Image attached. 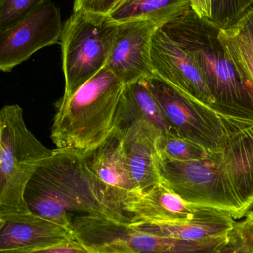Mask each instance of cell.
Masks as SVG:
<instances>
[{"label": "cell", "instance_id": "obj_1", "mask_svg": "<svg viewBox=\"0 0 253 253\" xmlns=\"http://www.w3.org/2000/svg\"><path fill=\"white\" fill-rule=\"evenodd\" d=\"M24 199L31 213L70 230L73 218L81 215L132 223V216L92 172L84 155L71 149L53 150L41 162L27 184Z\"/></svg>", "mask_w": 253, "mask_h": 253}, {"label": "cell", "instance_id": "obj_2", "mask_svg": "<svg viewBox=\"0 0 253 253\" xmlns=\"http://www.w3.org/2000/svg\"><path fill=\"white\" fill-rule=\"evenodd\" d=\"M163 26L200 71L221 115L253 120V86L238 71L219 38L221 29L193 10Z\"/></svg>", "mask_w": 253, "mask_h": 253}, {"label": "cell", "instance_id": "obj_3", "mask_svg": "<svg viewBox=\"0 0 253 253\" xmlns=\"http://www.w3.org/2000/svg\"><path fill=\"white\" fill-rule=\"evenodd\" d=\"M125 85L105 65L71 96L58 101L51 129L56 148L84 156L102 144L114 129Z\"/></svg>", "mask_w": 253, "mask_h": 253}, {"label": "cell", "instance_id": "obj_4", "mask_svg": "<svg viewBox=\"0 0 253 253\" xmlns=\"http://www.w3.org/2000/svg\"><path fill=\"white\" fill-rule=\"evenodd\" d=\"M0 219L29 213L24 193L39 165L53 153L27 128L17 105L1 110Z\"/></svg>", "mask_w": 253, "mask_h": 253}, {"label": "cell", "instance_id": "obj_5", "mask_svg": "<svg viewBox=\"0 0 253 253\" xmlns=\"http://www.w3.org/2000/svg\"><path fill=\"white\" fill-rule=\"evenodd\" d=\"M118 24L93 12L74 11L65 22L61 36L62 68L65 76L63 98L96 75L106 65Z\"/></svg>", "mask_w": 253, "mask_h": 253}, {"label": "cell", "instance_id": "obj_6", "mask_svg": "<svg viewBox=\"0 0 253 253\" xmlns=\"http://www.w3.org/2000/svg\"><path fill=\"white\" fill-rule=\"evenodd\" d=\"M71 230L77 241L93 253H215L227 239V235L200 241L159 237L94 215L74 217Z\"/></svg>", "mask_w": 253, "mask_h": 253}, {"label": "cell", "instance_id": "obj_7", "mask_svg": "<svg viewBox=\"0 0 253 253\" xmlns=\"http://www.w3.org/2000/svg\"><path fill=\"white\" fill-rule=\"evenodd\" d=\"M158 168L161 183L185 202L219 210L234 219L246 216V211L220 168L218 153L190 162L159 158Z\"/></svg>", "mask_w": 253, "mask_h": 253}, {"label": "cell", "instance_id": "obj_8", "mask_svg": "<svg viewBox=\"0 0 253 253\" xmlns=\"http://www.w3.org/2000/svg\"><path fill=\"white\" fill-rule=\"evenodd\" d=\"M147 82L175 135L212 153L221 152L224 126L218 112L155 76Z\"/></svg>", "mask_w": 253, "mask_h": 253}, {"label": "cell", "instance_id": "obj_9", "mask_svg": "<svg viewBox=\"0 0 253 253\" xmlns=\"http://www.w3.org/2000/svg\"><path fill=\"white\" fill-rule=\"evenodd\" d=\"M62 28L59 8L46 0L22 21L0 31V71L10 72L40 49L58 44Z\"/></svg>", "mask_w": 253, "mask_h": 253}, {"label": "cell", "instance_id": "obj_10", "mask_svg": "<svg viewBox=\"0 0 253 253\" xmlns=\"http://www.w3.org/2000/svg\"><path fill=\"white\" fill-rule=\"evenodd\" d=\"M163 25L152 37L150 59L153 76L214 109L215 99L197 65Z\"/></svg>", "mask_w": 253, "mask_h": 253}, {"label": "cell", "instance_id": "obj_11", "mask_svg": "<svg viewBox=\"0 0 253 253\" xmlns=\"http://www.w3.org/2000/svg\"><path fill=\"white\" fill-rule=\"evenodd\" d=\"M220 116L224 139L218 164L248 214L253 208V120Z\"/></svg>", "mask_w": 253, "mask_h": 253}, {"label": "cell", "instance_id": "obj_12", "mask_svg": "<svg viewBox=\"0 0 253 253\" xmlns=\"http://www.w3.org/2000/svg\"><path fill=\"white\" fill-rule=\"evenodd\" d=\"M165 23L140 20L118 24L106 66L125 84L153 75L150 59L152 37Z\"/></svg>", "mask_w": 253, "mask_h": 253}, {"label": "cell", "instance_id": "obj_13", "mask_svg": "<svg viewBox=\"0 0 253 253\" xmlns=\"http://www.w3.org/2000/svg\"><path fill=\"white\" fill-rule=\"evenodd\" d=\"M1 220L0 252L32 251L75 240L71 230L31 212Z\"/></svg>", "mask_w": 253, "mask_h": 253}, {"label": "cell", "instance_id": "obj_14", "mask_svg": "<svg viewBox=\"0 0 253 253\" xmlns=\"http://www.w3.org/2000/svg\"><path fill=\"white\" fill-rule=\"evenodd\" d=\"M121 133L126 165L137 191L160 183L157 150L160 131L148 122L140 120Z\"/></svg>", "mask_w": 253, "mask_h": 253}, {"label": "cell", "instance_id": "obj_15", "mask_svg": "<svg viewBox=\"0 0 253 253\" xmlns=\"http://www.w3.org/2000/svg\"><path fill=\"white\" fill-rule=\"evenodd\" d=\"M84 157L92 172L123 208L126 198L138 192L126 165L123 134L115 128L102 144Z\"/></svg>", "mask_w": 253, "mask_h": 253}, {"label": "cell", "instance_id": "obj_16", "mask_svg": "<svg viewBox=\"0 0 253 253\" xmlns=\"http://www.w3.org/2000/svg\"><path fill=\"white\" fill-rule=\"evenodd\" d=\"M201 206L183 200L162 183L144 191L135 192L123 202V208L137 221L175 222L193 218Z\"/></svg>", "mask_w": 253, "mask_h": 253}, {"label": "cell", "instance_id": "obj_17", "mask_svg": "<svg viewBox=\"0 0 253 253\" xmlns=\"http://www.w3.org/2000/svg\"><path fill=\"white\" fill-rule=\"evenodd\" d=\"M234 218L219 210L201 206L187 221L175 222L137 221L129 224L134 230L147 234L184 241H200L225 236L233 227Z\"/></svg>", "mask_w": 253, "mask_h": 253}, {"label": "cell", "instance_id": "obj_18", "mask_svg": "<svg viewBox=\"0 0 253 253\" xmlns=\"http://www.w3.org/2000/svg\"><path fill=\"white\" fill-rule=\"evenodd\" d=\"M140 120L148 122L162 134L175 135L150 90L147 78L125 85L117 109L114 128L123 132L128 126Z\"/></svg>", "mask_w": 253, "mask_h": 253}, {"label": "cell", "instance_id": "obj_19", "mask_svg": "<svg viewBox=\"0 0 253 253\" xmlns=\"http://www.w3.org/2000/svg\"><path fill=\"white\" fill-rule=\"evenodd\" d=\"M190 9V0H123L107 19L116 24L140 20L167 22Z\"/></svg>", "mask_w": 253, "mask_h": 253}, {"label": "cell", "instance_id": "obj_20", "mask_svg": "<svg viewBox=\"0 0 253 253\" xmlns=\"http://www.w3.org/2000/svg\"><path fill=\"white\" fill-rule=\"evenodd\" d=\"M159 158L163 160L190 162L209 157L212 152L175 134H162L157 141Z\"/></svg>", "mask_w": 253, "mask_h": 253}, {"label": "cell", "instance_id": "obj_21", "mask_svg": "<svg viewBox=\"0 0 253 253\" xmlns=\"http://www.w3.org/2000/svg\"><path fill=\"white\" fill-rule=\"evenodd\" d=\"M219 38L238 71L253 86V50L249 43L232 29L221 30Z\"/></svg>", "mask_w": 253, "mask_h": 253}, {"label": "cell", "instance_id": "obj_22", "mask_svg": "<svg viewBox=\"0 0 253 253\" xmlns=\"http://www.w3.org/2000/svg\"><path fill=\"white\" fill-rule=\"evenodd\" d=\"M253 6V0H212L211 22L221 30H228Z\"/></svg>", "mask_w": 253, "mask_h": 253}, {"label": "cell", "instance_id": "obj_23", "mask_svg": "<svg viewBox=\"0 0 253 253\" xmlns=\"http://www.w3.org/2000/svg\"><path fill=\"white\" fill-rule=\"evenodd\" d=\"M215 253H253V224L248 218L235 221L225 242Z\"/></svg>", "mask_w": 253, "mask_h": 253}, {"label": "cell", "instance_id": "obj_24", "mask_svg": "<svg viewBox=\"0 0 253 253\" xmlns=\"http://www.w3.org/2000/svg\"><path fill=\"white\" fill-rule=\"evenodd\" d=\"M46 0H0V31L25 19Z\"/></svg>", "mask_w": 253, "mask_h": 253}, {"label": "cell", "instance_id": "obj_25", "mask_svg": "<svg viewBox=\"0 0 253 253\" xmlns=\"http://www.w3.org/2000/svg\"><path fill=\"white\" fill-rule=\"evenodd\" d=\"M0 253H93L81 242L75 240L48 248L32 251H3Z\"/></svg>", "mask_w": 253, "mask_h": 253}, {"label": "cell", "instance_id": "obj_26", "mask_svg": "<svg viewBox=\"0 0 253 253\" xmlns=\"http://www.w3.org/2000/svg\"><path fill=\"white\" fill-rule=\"evenodd\" d=\"M230 29L244 37L253 50V6L247 10L239 22Z\"/></svg>", "mask_w": 253, "mask_h": 253}, {"label": "cell", "instance_id": "obj_27", "mask_svg": "<svg viewBox=\"0 0 253 253\" xmlns=\"http://www.w3.org/2000/svg\"><path fill=\"white\" fill-rule=\"evenodd\" d=\"M190 8L199 17L211 20L212 0H190Z\"/></svg>", "mask_w": 253, "mask_h": 253}, {"label": "cell", "instance_id": "obj_28", "mask_svg": "<svg viewBox=\"0 0 253 253\" xmlns=\"http://www.w3.org/2000/svg\"><path fill=\"white\" fill-rule=\"evenodd\" d=\"M102 0H75L74 11L94 12Z\"/></svg>", "mask_w": 253, "mask_h": 253}, {"label": "cell", "instance_id": "obj_29", "mask_svg": "<svg viewBox=\"0 0 253 253\" xmlns=\"http://www.w3.org/2000/svg\"><path fill=\"white\" fill-rule=\"evenodd\" d=\"M123 0H102L95 10L94 13L107 15Z\"/></svg>", "mask_w": 253, "mask_h": 253}, {"label": "cell", "instance_id": "obj_30", "mask_svg": "<svg viewBox=\"0 0 253 253\" xmlns=\"http://www.w3.org/2000/svg\"><path fill=\"white\" fill-rule=\"evenodd\" d=\"M246 218L250 220L253 224V208L248 212V214H247Z\"/></svg>", "mask_w": 253, "mask_h": 253}, {"label": "cell", "instance_id": "obj_31", "mask_svg": "<svg viewBox=\"0 0 253 253\" xmlns=\"http://www.w3.org/2000/svg\"><path fill=\"white\" fill-rule=\"evenodd\" d=\"M1 111H0V139H1Z\"/></svg>", "mask_w": 253, "mask_h": 253}, {"label": "cell", "instance_id": "obj_32", "mask_svg": "<svg viewBox=\"0 0 253 253\" xmlns=\"http://www.w3.org/2000/svg\"><path fill=\"white\" fill-rule=\"evenodd\" d=\"M3 224V220L0 219V228H1V226H2Z\"/></svg>", "mask_w": 253, "mask_h": 253}, {"label": "cell", "instance_id": "obj_33", "mask_svg": "<svg viewBox=\"0 0 253 253\" xmlns=\"http://www.w3.org/2000/svg\"></svg>", "mask_w": 253, "mask_h": 253}]
</instances>
